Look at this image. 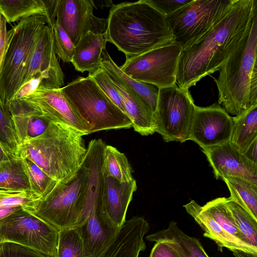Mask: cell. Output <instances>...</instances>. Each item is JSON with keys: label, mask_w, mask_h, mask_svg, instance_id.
<instances>
[{"label": "cell", "mask_w": 257, "mask_h": 257, "mask_svg": "<svg viewBox=\"0 0 257 257\" xmlns=\"http://www.w3.org/2000/svg\"><path fill=\"white\" fill-rule=\"evenodd\" d=\"M256 14V0H235L219 22L182 49L176 74L178 86L189 90L218 71L247 33Z\"/></svg>", "instance_id": "1"}, {"label": "cell", "mask_w": 257, "mask_h": 257, "mask_svg": "<svg viewBox=\"0 0 257 257\" xmlns=\"http://www.w3.org/2000/svg\"><path fill=\"white\" fill-rule=\"evenodd\" d=\"M107 21L108 42L126 58L174 43L166 16L147 0L113 5Z\"/></svg>", "instance_id": "2"}, {"label": "cell", "mask_w": 257, "mask_h": 257, "mask_svg": "<svg viewBox=\"0 0 257 257\" xmlns=\"http://www.w3.org/2000/svg\"><path fill=\"white\" fill-rule=\"evenodd\" d=\"M85 135L68 124L51 122L42 135L20 145L17 156L31 160L57 182L66 180L83 164Z\"/></svg>", "instance_id": "3"}, {"label": "cell", "mask_w": 257, "mask_h": 257, "mask_svg": "<svg viewBox=\"0 0 257 257\" xmlns=\"http://www.w3.org/2000/svg\"><path fill=\"white\" fill-rule=\"evenodd\" d=\"M257 14L244 37L214 78L218 104L237 116L257 104Z\"/></svg>", "instance_id": "4"}, {"label": "cell", "mask_w": 257, "mask_h": 257, "mask_svg": "<svg viewBox=\"0 0 257 257\" xmlns=\"http://www.w3.org/2000/svg\"><path fill=\"white\" fill-rule=\"evenodd\" d=\"M48 20L43 16L21 19L8 31L7 42L0 73V96L8 105L22 84L27 65Z\"/></svg>", "instance_id": "5"}, {"label": "cell", "mask_w": 257, "mask_h": 257, "mask_svg": "<svg viewBox=\"0 0 257 257\" xmlns=\"http://www.w3.org/2000/svg\"><path fill=\"white\" fill-rule=\"evenodd\" d=\"M61 90L67 100L89 125V134L132 126L127 115L89 76L78 77L61 87Z\"/></svg>", "instance_id": "6"}, {"label": "cell", "mask_w": 257, "mask_h": 257, "mask_svg": "<svg viewBox=\"0 0 257 257\" xmlns=\"http://www.w3.org/2000/svg\"><path fill=\"white\" fill-rule=\"evenodd\" d=\"M88 184L87 173L82 165L74 175L58 182L49 194L27 210L59 230L77 226L84 212Z\"/></svg>", "instance_id": "7"}, {"label": "cell", "mask_w": 257, "mask_h": 257, "mask_svg": "<svg viewBox=\"0 0 257 257\" xmlns=\"http://www.w3.org/2000/svg\"><path fill=\"white\" fill-rule=\"evenodd\" d=\"M84 212V221L76 227L82 238L86 257H97L110 245L119 229L105 210L102 197L103 179L97 171L88 173Z\"/></svg>", "instance_id": "8"}, {"label": "cell", "mask_w": 257, "mask_h": 257, "mask_svg": "<svg viewBox=\"0 0 257 257\" xmlns=\"http://www.w3.org/2000/svg\"><path fill=\"white\" fill-rule=\"evenodd\" d=\"M235 0H192L166 16L174 42L182 49L196 41L226 14Z\"/></svg>", "instance_id": "9"}, {"label": "cell", "mask_w": 257, "mask_h": 257, "mask_svg": "<svg viewBox=\"0 0 257 257\" xmlns=\"http://www.w3.org/2000/svg\"><path fill=\"white\" fill-rule=\"evenodd\" d=\"M196 106L188 89L177 84L159 89L154 113L157 132L166 143L189 140Z\"/></svg>", "instance_id": "10"}, {"label": "cell", "mask_w": 257, "mask_h": 257, "mask_svg": "<svg viewBox=\"0 0 257 257\" xmlns=\"http://www.w3.org/2000/svg\"><path fill=\"white\" fill-rule=\"evenodd\" d=\"M59 230L24 208L0 219V242L10 241L55 257Z\"/></svg>", "instance_id": "11"}, {"label": "cell", "mask_w": 257, "mask_h": 257, "mask_svg": "<svg viewBox=\"0 0 257 257\" xmlns=\"http://www.w3.org/2000/svg\"><path fill=\"white\" fill-rule=\"evenodd\" d=\"M181 47L173 43L141 55L126 58L119 68L137 81L159 89L176 85V74Z\"/></svg>", "instance_id": "12"}, {"label": "cell", "mask_w": 257, "mask_h": 257, "mask_svg": "<svg viewBox=\"0 0 257 257\" xmlns=\"http://www.w3.org/2000/svg\"><path fill=\"white\" fill-rule=\"evenodd\" d=\"M64 78L55 51L53 30L46 25L29 59L21 87L13 100L26 97L38 86L61 88Z\"/></svg>", "instance_id": "13"}, {"label": "cell", "mask_w": 257, "mask_h": 257, "mask_svg": "<svg viewBox=\"0 0 257 257\" xmlns=\"http://www.w3.org/2000/svg\"><path fill=\"white\" fill-rule=\"evenodd\" d=\"M17 99L50 122L66 124L89 134V125L67 100L61 88L38 86L29 95Z\"/></svg>", "instance_id": "14"}, {"label": "cell", "mask_w": 257, "mask_h": 257, "mask_svg": "<svg viewBox=\"0 0 257 257\" xmlns=\"http://www.w3.org/2000/svg\"><path fill=\"white\" fill-rule=\"evenodd\" d=\"M233 126V117L219 104L196 106L189 140L202 149L220 145L230 141Z\"/></svg>", "instance_id": "15"}, {"label": "cell", "mask_w": 257, "mask_h": 257, "mask_svg": "<svg viewBox=\"0 0 257 257\" xmlns=\"http://www.w3.org/2000/svg\"><path fill=\"white\" fill-rule=\"evenodd\" d=\"M90 0H58L56 22L64 29L75 46L88 32L100 34L107 28V19L93 14Z\"/></svg>", "instance_id": "16"}, {"label": "cell", "mask_w": 257, "mask_h": 257, "mask_svg": "<svg viewBox=\"0 0 257 257\" xmlns=\"http://www.w3.org/2000/svg\"><path fill=\"white\" fill-rule=\"evenodd\" d=\"M109 54L104 50L102 54L101 67L108 74L117 89L126 114L135 131L142 136H149L157 132L154 111L142 97L124 82L112 68L108 60Z\"/></svg>", "instance_id": "17"}, {"label": "cell", "mask_w": 257, "mask_h": 257, "mask_svg": "<svg viewBox=\"0 0 257 257\" xmlns=\"http://www.w3.org/2000/svg\"><path fill=\"white\" fill-rule=\"evenodd\" d=\"M202 152L213 169L216 179L236 177L257 184V164L239 152L229 142L202 149Z\"/></svg>", "instance_id": "18"}, {"label": "cell", "mask_w": 257, "mask_h": 257, "mask_svg": "<svg viewBox=\"0 0 257 257\" xmlns=\"http://www.w3.org/2000/svg\"><path fill=\"white\" fill-rule=\"evenodd\" d=\"M149 228V223L143 217L125 220L109 247L97 257H139L146 248L144 238Z\"/></svg>", "instance_id": "19"}, {"label": "cell", "mask_w": 257, "mask_h": 257, "mask_svg": "<svg viewBox=\"0 0 257 257\" xmlns=\"http://www.w3.org/2000/svg\"><path fill=\"white\" fill-rule=\"evenodd\" d=\"M103 204L112 221L120 227L125 221L128 206L137 189L134 179L129 182L121 183L102 173Z\"/></svg>", "instance_id": "20"}, {"label": "cell", "mask_w": 257, "mask_h": 257, "mask_svg": "<svg viewBox=\"0 0 257 257\" xmlns=\"http://www.w3.org/2000/svg\"><path fill=\"white\" fill-rule=\"evenodd\" d=\"M187 212L190 215L204 231L203 236L213 240L218 246L220 251L223 247L230 250L241 249L257 253L255 247L231 235L224 230L203 208L194 200L184 206Z\"/></svg>", "instance_id": "21"}, {"label": "cell", "mask_w": 257, "mask_h": 257, "mask_svg": "<svg viewBox=\"0 0 257 257\" xmlns=\"http://www.w3.org/2000/svg\"><path fill=\"white\" fill-rule=\"evenodd\" d=\"M58 0H0V15L11 23L39 16L46 18L53 29L56 22Z\"/></svg>", "instance_id": "22"}, {"label": "cell", "mask_w": 257, "mask_h": 257, "mask_svg": "<svg viewBox=\"0 0 257 257\" xmlns=\"http://www.w3.org/2000/svg\"><path fill=\"white\" fill-rule=\"evenodd\" d=\"M107 42L106 32L96 34L89 31L84 35L75 46L71 62L75 69L90 74L101 68L102 54Z\"/></svg>", "instance_id": "23"}, {"label": "cell", "mask_w": 257, "mask_h": 257, "mask_svg": "<svg viewBox=\"0 0 257 257\" xmlns=\"http://www.w3.org/2000/svg\"><path fill=\"white\" fill-rule=\"evenodd\" d=\"M8 106L19 145L42 135L50 123L18 99Z\"/></svg>", "instance_id": "24"}, {"label": "cell", "mask_w": 257, "mask_h": 257, "mask_svg": "<svg viewBox=\"0 0 257 257\" xmlns=\"http://www.w3.org/2000/svg\"><path fill=\"white\" fill-rule=\"evenodd\" d=\"M146 239L151 242H167L181 257H209L199 239L187 235L174 221L171 222L166 229L149 234Z\"/></svg>", "instance_id": "25"}, {"label": "cell", "mask_w": 257, "mask_h": 257, "mask_svg": "<svg viewBox=\"0 0 257 257\" xmlns=\"http://www.w3.org/2000/svg\"><path fill=\"white\" fill-rule=\"evenodd\" d=\"M233 126L230 143L244 154L257 141V104L239 115L233 117Z\"/></svg>", "instance_id": "26"}, {"label": "cell", "mask_w": 257, "mask_h": 257, "mask_svg": "<svg viewBox=\"0 0 257 257\" xmlns=\"http://www.w3.org/2000/svg\"><path fill=\"white\" fill-rule=\"evenodd\" d=\"M221 179L230 192V196L227 199L240 205L257 220V184L236 177Z\"/></svg>", "instance_id": "27"}, {"label": "cell", "mask_w": 257, "mask_h": 257, "mask_svg": "<svg viewBox=\"0 0 257 257\" xmlns=\"http://www.w3.org/2000/svg\"><path fill=\"white\" fill-rule=\"evenodd\" d=\"M0 189L31 191L22 159L18 157L0 163Z\"/></svg>", "instance_id": "28"}, {"label": "cell", "mask_w": 257, "mask_h": 257, "mask_svg": "<svg viewBox=\"0 0 257 257\" xmlns=\"http://www.w3.org/2000/svg\"><path fill=\"white\" fill-rule=\"evenodd\" d=\"M132 172L125 154L111 145H105L103 150V174L124 183L134 179Z\"/></svg>", "instance_id": "29"}, {"label": "cell", "mask_w": 257, "mask_h": 257, "mask_svg": "<svg viewBox=\"0 0 257 257\" xmlns=\"http://www.w3.org/2000/svg\"><path fill=\"white\" fill-rule=\"evenodd\" d=\"M225 200L242 241L257 248V220L235 202Z\"/></svg>", "instance_id": "30"}, {"label": "cell", "mask_w": 257, "mask_h": 257, "mask_svg": "<svg viewBox=\"0 0 257 257\" xmlns=\"http://www.w3.org/2000/svg\"><path fill=\"white\" fill-rule=\"evenodd\" d=\"M225 199V197L217 198L208 202L202 207L224 230L242 241L232 214L226 205Z\"/></svg>", "instance_id": "31"}, {"label": "cell", "mask_w": 257, "mask_h": 257, "mask_svg": "<svg viewBox=\"0 0 257 257\" xmlns=\"http://www.w3.org/2000/svg\"><path fill=\"white\" fill-rule=\"evenodd\" d=\"M55 257H86L83 242L76 227L59 231Z\"/></svg>", "instance_id": "32"}, {"label": "cell", "mask_w": 257, "mask_h": 257, "mask_svg": "<svg viewBox=\"0 0 257 257\" xmlns=\"http://www.w3.org/2000/svg\"><path fill=\"white\" fill-rule=\"evenodd\" d=\"M21 159L29 180L31 191L41 198L44 197L51 191L57 182L31 160L27 158Z\"/></svg>", "instance_id": "33"}, {"label": "cell", "mask_w": 257, "mask_h": 257, "mask_svg": "<svg viewBox=\"0 0 257 257\" xmlns=\"http://www.w3.org/2000/svg\"><path fill=\"white\" fill-rule=\"evenodd\" d=\"M108 60L112 68L118 76L135 90L155 111L159 88L155 85L137 81L128 76L116 64L109 55Z\"/></svg>", "instance_id": "34"}, {"label": "cell", "mask_w": 257, "mask_h": 257, "mask_svg": "<svg viewBox=\"0 0 257 257\" xmlns=\"http://www.w3.org/2000/svg\"><path fill=\"white\" fill-rule=\"evenodd\" d=\"M0 143L17 156L19 144L9 106L0 96Z\"/></svg>", "instance_id": "35"}, {"label": "cell", "mask_w": 257, "mask_h": 257, "mask_svg": "<svg viewBox=\"0 0 257 257\" xmlns=\"http://www.w3.org/2000/svg\"><path fill=\"white\" fill-rule=\"evenodd\" d=\"M41 198L32 191L5 190L0 192V208L22 207L29 210Z\"/></svg>", "instance_id": "36"}, {"label": "cell", "mask_w": 257, "mask_h": 257, "mask_svg": "<svg viewBox=\"0 0 257 257\" xmlns=\"http://www.w3.org/2000/svg\"><path fill=\"white\" fill-rule=\"evenodd\" d=\"M55 51L56 55L63 62H71L75 45L62 28L56 22L53 26Z\"/></svg>", "instance_id": "37"}, {"label": "cell", "mask_w": 257, "mask_h": 257, "mask_svg": "<svg viewBox=\"0 0 257 257\" xmlns=\"http://www.w3.org/2000/svg\"><path fill=\"white\" fill-rule=\"evenodd\" d=\"M104 93L124 113L125 108L120 96L106 70L101 67L94 72L88 74Z\"/></svg>", "instance_id": "38"}, {"label": "cell", "mask_w": 257, "mask_h": 257, "mask_svg": "<svg viewBox=\"0 0 257 257\" xmlns=\"http://www.w3.org/2000/svg\"><path fill=\"white\" fill-rule=\"evenodd\" d=\"M0 257H51L33 248L10 241L0 242Z\"/></svg>", "instance_id": "39"}, {"label": "cell", "mask_w": 257, "mask_h": 257, "mask_svg": "<svg viewBox=\"0 0 257 257\" xmlns=\"http://www.w3.org/2000/svg\"><path fill=\"white\" fill-rule=\"evenodd\" d=\"M159 12L166 16L178 11L192 0H147Z\"/></svg>", "instance_id": "40"}, {"label": "cell", "mask_w": 257, "mask_h": 257, "mask_svg": "<svg viewBox=\"0 0 257 257\" xmlns=\"http://www.w3.org/2000/svg\"><path fill=\"white\" fill-rule=\"evenodd\" d=\"M150 257H181L178 252L165 241L156 242Z\"/></svg>", "instance_id": "41"}, {"label": "cell", "mask_w": 257, "mask_h": 257, "mask_svg": "<svg viewBox=\"0 0 257 257\" xmlns=\"http://www.w3.org/2000/svg\"><path fill=\"white\" fill-rule=\"evenodd\" d=\"M7 34L6 21L4 17L0 15V73L6 51Z\"/></svg>", "instance_id": "42"}, {"label": "cell", "mask_w": 257, "mask_h": 257, "mask_svg": "<svg viewBox=\"0 0 257 257\" xmlns=\"http://www.w3.org/2000/svg\"><path fill=\"white\" fill-rule=\"evenodd\" d=\"M256 144L257 141H255L248 148L244 155L251 161L257 164Z\"/></svg>", "instance_id": "43"}, {"label": "cell", "mask_w": 257, "mask_h": 257, "mask_svg": "<svg viewBox=\"0 0 257 257\" xmlns=\"http://www.w3.org/2000/svg\"><path fill=\"white\" fill-rule=\"evenodd\" d=\"M16 157L17 156L0 143V163Z\"/></svg>", "instance_id": "44"}, {"label": "cell", "mask_w": 257, "mask_h": 257, "mask_svg": "<svg viewBox=\"0 0 257 257\" xmlns=\"http://www.w3.org/2000/svg\"><path fill=\"white\" fill-rule=\"evenodd\" d=\"M236 257H257V253L246 251L241 249L231 250Z\"/></svg>", "instance_id": "45"}, {"label": "cell", "mask_w": 257, "mask_h": 257, "mask_svg": "<svg viewBox=\"0 0 257 257\" xmlns=\"http://www.w3.org/2000/svg\"><path fill=\"white\" fill-rule=\"evenodd\" d=\"M22 207L11 208H0V219L7 216Z\"/></svg>", "instance_id": "46"}, {"label": "cell", "mask_w": 257, "mask_h": 257, "mask_svg": "<svg viewBox=\"0 0 257 257\" xmlns=\"http://www.w3.org/2000/svg\"><path fill=\"white\" fill-rule=\"evenodd\" d=\"M5 190H4V189H0V192H2L4 191Z\"/></svg>", "instance_id": "47"}]
</instances>
